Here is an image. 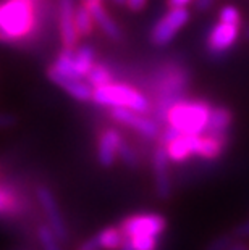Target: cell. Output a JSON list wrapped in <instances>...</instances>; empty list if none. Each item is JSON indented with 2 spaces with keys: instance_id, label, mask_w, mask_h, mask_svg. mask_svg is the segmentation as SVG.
I'll list each match as a JSON object with an SVG mask.
<instances>
[{
  "instance_id": "obj_2",
  "label": "cell",
  "mask_w": 249,
  "mask_h": 250,
  "mask_svg": "<svg viewBox=\"0 0 249 250\" xmlns=\"http://www.w3.org/2000/svg\"><path fill=\"white\" fill-rule=\"evenodd\" d=\"M92 102L110 108H130L142 115L151 111V100L144 94L121 83H110L94 89Z\"/></svg>"
},
{
  "instance_id": "obj_32",
  "label": "cell",
  "mask_w": 249,
  "mask_h": 250,
  "mask_svg": "<svg viewBox=\"0 0 249 250\" xmlns=\"http://www.w3.org/2000/svg\"><path fill=\"white\" fill-rule=\"evenodd\" d=\"M215 0H196L194 5H196V10H199V12H205V10H209L212 7V3H214Z\"/></svg>"
},
{
  "instance_id": "obj_36",
  "label": "cell",
  "mask_w": 249,
  "mask_h": 250,
  "mask_svg": "<svg viewBox=\"0 0 249 250\" xmlns=\"http://www.w3.org/2000/svg\"><path fill=\"white\" fill-rule=\"evenodd\" d=\"M92 2H102V0H83V3H92Z\"/></svg>"
},
{
  "instance_id": "obj_8",
  "label": "cell",
  "mask_w": 249,
  "mask_h": 250,
  "mask_svg": "<svg viewBox=\"0 0 249 250\" xmlns=\"http://www.w3.org/2000/svg\"><path fill=\"white\" fill-rule=\"evenodd\" d=\"M152 171L156 194L160 200H168L172 197V178H170V158H168L165 146H158L154 150Z\"/></svg>"
},
{
  "instance_id": "obj_11",
  "label": "cell",
  "mask_w": 249,
  "mask_h": 250,
  "mask_svg": "<svg viewBox=\"0 0 249 250\" xmlns=\"http://www.w3.org/2000/svg\"><path fill=\"white\" fill-rule=\"evenodd\" d=\"M47 76H49L52 83L57 84L58 87H62L68 95H71L73 99L79 100V102H89V100H92L94 89L84 79L63 76V74L57 73L52 66L47 70Z\"/></svg>"
},
{
  "instance_id": "obj_17",
  "label": "cell",
  "mask_w": 249,
  "mask_h": 250,
  "mask_svg": "<svg viewBox=\"0 0 249 250\" xmlns=\"http://www.w3.org/2000/svg\"><path fill=\"white\" fill-rule=\"evenodd\" d=\"M23 211L24 207L15 189L8 184H0V216L13 218L21 215Z\"/></svg>"
},
{
  "instance_id": "obj_23",
  "label": "cell",
  "mask_w": 249,
  "mask_h": 250,
  "mask_svg": "<svg viewBox=\"0 0 249 250\" xmlns=\"http://www.w3.org/2000/svg\"><path fill=\"white\" fill-rule=\"evenodd\" d=\"M118 158L123 162L126 167L130 168H137L139 167V155L130 144H126L125 141H121L120 148H118Z\"/></svg>"
},
{
  "instance_id": "obj_38",
  "label": "cell",
  "mask_w": 249,
  "mask_h": 250,
  "mask_svg": "<svg viewBox=\"0 0 249 250\" xmlns=\"http://www.w3.org/2000/svg\"><path fill=\"white\" fill-rule=\"evenodd\" d=\"M248 250H249V249H248Z\"/></svg>"
},
{
  "instance_id": "obj_26",
  "label": "cell",
  "mask_w": 249,
  "mask_h": 250,
  "mask_svg": "<svg viewBox=\"0 0 249 250\" xmlns=\"http://www.w3.org/2000/svg\"><path fill=\"white\" fill-rule=\"evenodd\" d=\"M130 242L135 250H157L158 247V237H131Z\"/></svg>"
},
{
  "instance_id": "obj_31",
  "label": "cell",
  "mask_w": 249,
  "mask_h": 250,
  "mask_svg": "<svg viewBox=\"0 0 249 250\" xmlns=\"http://www.w3.org/2000/svg\"><path fill=\"white\" fill-rule=\"evenodd\" d=\"M193 2H196V0H168V7L170 8H188V5Z\"/></svg>"
},
{
  "instance_id": "obj_16",
  "label": "cell",
  "mask_w": 249,
  "mask_h": 250,
  "mask_svg": "<svg viewBox=\"0 0 249 250\" xmlns=\"http://www.w3.org/2000/svg\"><path fill=\"white\" fill-rule=\"evenodd\" d=\"M226 144H228V136L203 134L199 137L196 155L204 158V160H215L224 153Z\"/></svg>"
},
{
  "instance_id": "obj_3",
  "label": "cell",
  "mask_w": 249,
  "mask_h": 250,
  "mask_svg": "<svg viewBox=\"0 0 249 250\" xmlns=\"http://www.w3.org/2000/svg\"><path fill=\"white\" fill-rule=\"evenodd\" d=\"M210 110L212 107L204 100H181L168 111L167 125L177 127L183 134L203 136Z\"/></svg>"
},
{
  "instance_id": "obj_33",
  "label": "cell",
  "mask_w": 249,
  "mask_h": 250,
  "mask_svg": "<svg viewBox=\"0 0 249 250\" xmlns=\"http://www.w3.org/2000/svg\"><path fill=\"white\" fill-rule=\"evenodd\" d=\"M228 250H248V246H246L245 241H240V239H236V241L233 242V246Z\"/></svg>"
},
{
  "instance_id": "obj_12",
  "label": "cell",
  "mask_w": 249,
  "mask_h": 250,
  "mask_svg": "<svg viewBox=\"0 0 249 250\" xmlns=\"http://www.w3.org/2000/svg\"><path fill=\"white\" fill-rule=\"evenodd\" d=\"M121 136L115 127H107L102 131L97 142V160L105 168L113 167L115 160L118 158V148L121 144Z\"/></svg>"
},
{
  "instance_id": "obj_18",
  "label": "cell",
  "mask_w": 249,
  "mask_h": 250,
  "mask_svg": "<svg viewBox=\"0 0 249 250\" xmlns=\"http://www.w3.org/2000/svg\"><path fill=\"white\" fill-rule=\"evenodd\" d=\"M96 63V52L91 45H81L73 52V73L75 78L84 79Z\"/></svg>"
},
{
  "instance_id": "obj_24",
  "label": "cell",
  "mask_w": 249,
  "mask_h": 250,
  "mask_svg": "<svg viewBox=\"0 0 249 250\" xmlns=\"http://www.w3.org/2000/svg\"><path fill=\"white\" fill-rule=\"evenodd\" d=\"M236 241V237L233 236V232H225V234H220V236L214 237L212 241L205 246L204 250H228L233 242Z\"/></svg>"
},
{
  "instance_id": "obj_20",
  "label": "cell",
  "mask_w": 249,
  "mask_h": 250,
  "mask_svg": "<svg viewBox=\"0 0 249 250\" xmlns=\"http://www.w3.org/2000/svg\"><path fill=\"white\" fill-rule=\"evenodd\" d=\"M86 81L89 83V86L92 89H97V87L107 86V84L113 83V74L107 66L102 65V63H94L91 71L88 73Z\"/></svg>"
},
{
  "instance_id": "obj_21",
  "label": "cell",
  "mask_w": 249,
  "mask_h": 250,
  "mask_svg": "<svg viewBox=\"0 0 249 250\" xmlns=\"http://www.w3.org/2000/svg\"><path fill=\"white\" fill-rule=\"evenodd\" d=\"M75 23H76V31L79 37H86L92 33V28H94V18H92V13L86 5L81 3L79 7H76V12H75Z\"/></svg>"
},
{
  "instance_id": "obj_35",
  "label": "cell",
  "mask_w": 249,
  "mask_h": 250,
  "mask_svg": "<svg viewBox=\"0 0 249 250\" xmlns=\"http://www.w3.org/2000/svg\"><path fill=\"white\" fill-rule=\"evenodd\" d=\"M116 5H126V0H113Z\"/></svg>"
},
{
  "instance_id": "obj_15",
  "label": "cell",
  "mask_w": 249,
  "mask_h": 250,
  "mask_svg": "<svg viewBox=\"0 0 249 250\" xmlns=\"http://www.w3.org/2000/svg\"><path fill=\"white\" fill-rule=\"evenodd\" d=\"M233 123V115L226 107H215L210 110L207 126L204 134L210 136H228V131Z\"/></svg>"
},
{
  "instance_id": "obj_19",
  "label": "cell",
  "mask_w": 249,
  "mask_h": 250,
  "mask_svg": "<svg viewBox=\"0 0 249 250\" xmlns=\"http://www.w3.org/2000/svg\"><path fill=\"white\" fill-rule=\"evenodd\" d=\"M97 239L99 249L100 250H120L121 244L125 241V236L121 234L120 228L109 226L105 229L99 231L97 234H94Z\"/></svg>"
},
{
  "instance_id": "obj_13",
  "label": "cell",
  "mask_w": 249,
  "mask_h": 250,
  "mask_svg": "<svg viewBox=\"0 0 249 250\" xmlns=\"http://www.w3.org/2000/svg\"><path fill=\"white\" fill-rule=\"evenodd\" d=\"M201 136L194 134H183L181 137H178L177 141H173L172 144L165 146L168 158L175 163H183L186 162L189 157L196 155L198 150V142Z\"/></svg>"
},
{
  "instance_id": "obj_34",
  "label": "cell",
  "mask_w": 249,
  "mask_h": 250,
  "mask_svg": "<svg viewBox=\"0 0 249 250\" xmlns=\"http://www.w3.org/2000/svg\"><path fill=\"white\" fill-rule=\"evenodd\" d=\"M120 250H135V249H133V246H131L130 239H126V237H125V241H123V244H121Z\"/></svg>"
},
{
  "instance_id": "obj_25",
  "label": "cell",
  "mask_w": 249,
  "mask_h": 250,
  "mask_svg": "<svg viewBox=\"0 0 249 250\" xmlns=\"http://www.w3.org/2000/svg\"><path fill=\"white\" fill-rule=\"evenodd\" d=\"M219 21L222 23H228V24H238L241 26V13L240 10L233 5H225L219 13Z\"/></svg>"
},
{
  "instance_id": "obj_28",
  "label": "cell",
  "mask_w": 249,
  "mask_h": 250,
  "mask_svg": "<svg viewBox=\"0 0 249 250\" xmlns=\"http://www.w3.org/2000/svg\"><path fill=\"white\" fill-rule=\"evenodd\" d=\"M17 116L12 113H0V129H7V127H12L13 125H17Z\"/></svg>"
},
{
  "instance_id": "obj_10",
  "label": "cell",
  "mask_w": 249,
  "mask_h": 250,
  "mask_svg": "<svg viewBox=\"0 0 249 250\" xmlns=\"http://www.w3.org/2000/svg\"><path fill=\"white\" fill-rule=\"evenodd\" d=\"M76 5L75 0H60L58 2V28H60V39L65 49H76L78 31L75 23Z\"/></svg>"
},
{
  "instance_id": "obj_22",
  "label": "cell",
  "mask_w": 249,
  "mask_h": 250,
  "mask_svg": "<svg viewBox=\"0 0 249 250\" xmlns=\"http://www.w3.org/2000/svg\"><path fill=\"white\" fill-rule=\"evenodd\" d=\"M38 241L41 244L42 250H62L60 239L57 237V234L50 229L49 225H42L38 229Z\"/></svg>"
},
{
  "instance_id": "obj_6",
  "label": "cell",
  "mask_w": 249,
  "mask_h": 250,
  "mask_svg": "<svg viewBox=\"0 0 249 250\" xmlns=\"http://www.w3.org/2000/svg\"><path fill=\"white\" fill-rule=\"evenodd\" d=\"M36 195H38V202L41 205V210L44 213L47 225L50 226V229L57 234V237L60 239L62 242L68 241V226L65 223V218L62 215V210L58 207V202L55 199L54 192L47 188V186H39L38 190H36Z\"/></svg>"
},
{
  "instance_id": "obj_9",
  "label": "cell",
  "mask_w": 249,
  "mask_h": 250,
  "mask_svg": "<svg viewBox=\"0 0 249 250\" xmlns=\"http://www.w3.org/2000/svg\"><path fill=\"white\" fill-rule=\"evenodd\" d=\"M112 118L120 125H125L135 129L136 132H139L147 139H156L160 134L158 131V125L154 120L147 118L142 113H137L135 110L130 108H112Z\"/></svg>"
},
{
  "instance_id": "obj_4",
  "label": "cell",
  "mask_w": 249,
  "mask_h": 250,
  "mask_svg": "<svg viewBox=\"0 0 249 250\" xmlns=\"http://www.w3.org/2000/svg\"><path fill=\"white\" fill-rule=\"evenodd\" d=\"M167 220L160 213H136L120 223V231L126 239L131 237H160L167 229Z\"/></svg>"
},
{
  "instance_id": "obj_30",
  "label": "cell",
  "mask_w": 249,
  "mask_h": 250,
  "mask_svg": "<svg viewBox=\"0 0 249 250\" xmlns=\"http://www.w3.org/2000/svg\"><path fill=\"white\" fill-rule=\"evenodd\" d=\"M126 5H128V8L133 10V12H141L147 5V0H126Z\"/></svg>"
},
{
  "instance_id": "obj_5",
  "label": "cell",
  "mask_w": 249,
  "mask_h": 250,
  "mask_svg": "<svg viewBox=\"0 0 249 250\" xmlns=\"http://www.w3.org/2000/svg\"><path fill=\"white\" fill-rule=\"evenodd\" d=\"M188 8H170L168 12L157 20L151 31V42L157 47H163L177 37L180 29H183L189 21Z\"/></svg>"
},
{
  "instance_id": "obj_27",
  "label": "cell",
  "mask_w": 249,
  "mask_h": 250,
  "mask_svg": "<svg viewBox=\"0 0 249 250\" xmlns=\"http://www.w3.org/2000/svg\"><path fill=\"white\" fill-rule=\"evenodd\" d=\"M181 136H183L181 131L168 125L165 129H163L162 136H160V144H162V146H168V144H172L173 141H177L178 137H181Z\"/></svg>"
},
{
  "instance_id": "obj_7",
  "label": "cell",
  "mask_w": 249,
  "mask_h": 250,
  "mask_svg": "<svg viewBox=\"0 0 249 250\" xmlns=\"http://www.w3.org/2000/svg\"><path fill=\"white\" fill-rule=\"evenodd\" d=\"M240 29H241V26H238V24H228V23L217 21V23L212 26L210 33L207 36V41H205V47H207L209 54L214 57H219V55H224L225 52H228L238 41Z\"/></svg>"
},
{
  "instance_id": "obj_29",
  "label": "cell",
  "mask_w": 249,
  "mask_h": 250,
  "mask_svg": "<svg viewBox=\"0 0 249 250\" xmlns=\"http://www.w3.org/2000/svg\"><path fill=\"white\" fill-rule=\"evenodd\" d=\"M231 232H233V236H235L236 239L245 241L246 237H249V221L243 223V225H240V226H236Z\"/></svg>"
},
{
  "instance_id": "obj_1",
  "label": "cell",
  "mask_w": 249,
  "mask_h": 250,
  "mask_svg": "<svg viewBox=\"0 0 249 250\" xmlns=\"http://www.w3.org/2000/svg\"><path fill=\"white\" fill-rule=\"evenodd\" d=\"M36 24L34 0H7L0 5V42L24 39Z\"/></svg>"
},
{
  "instance_id": "obj_14",
  "label": "cell",
  "mask_w": 249,
  "mask_h": 250,
  "mask_svg": "<svg viewBox=\"0 0 249 250\" xmlns=\"http://www.w3.org/2000/svg\"><path fill=\"white\" fill-rule=\"evenodd\" d=\"M84 5L91 10L94 23L102 29V33L105 36H109L110 39H113V41H120L121 37H123V33H121L120 26L115 23L107 12H105L102 2H92V3H84Z\"/></svg>"
},
{
  "instance_id": "obj_37",
  "label": "cell",
  "mask_w": 249,
  "mask_h": 250,
  "mask_svg": "<svg viewBox=\"0 0 249 250\" xmlns=\"http://www.w3.org/2000/svg\"><path fill=\"white\" fill-rule=\"evenodd\" d=\"M246 37H248V39H249V28L246 29Z\"/></svg>"
}]
</instances>
